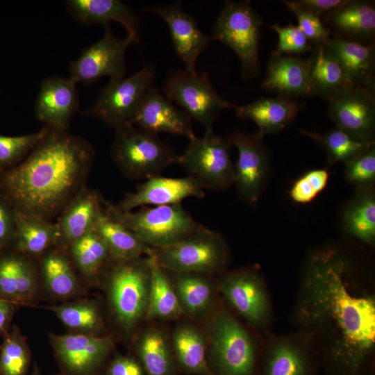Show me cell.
<instances>
[{
  "mask_svg": "<svg viewBox=\"0 0 375 375\" xmlns=\"http://www.w3.org/2000/svg\"><path fill=\"white\" fill-rule=\"evenodd\" d=\"M283 2L297 19V26L310 42L324 44L330 39V29L326 27L321 17L299 8L293 1Z\"/></svg>",
  "mask_w": 375,
  "mask_h": 375,
  "instance_id": "obj_45",
  "label": "cell"
},
{
  "mask_svg": "<svg viewBox=\"0 0 375 375\" xmlns=\"http://www.w3.org/2000/svg\"><path fill=\"white\" fill-rule=\"evenodd\" d=\"M217 292L244 323L263 335L272 331L274 314L270 293L256 267H241L222 275Z\"/></svg>",
  "mask_w": 375,
  "mask_h": 375,
  "instance_id": "obj_9",
  "label": "cell"
},
{
  "mask_svg": "<svg viewBox=\"0 0 375 375\" xmlns=\"http://www.w3.org/2000/svg\"><path fill=\"white\" fill-rule=\"evenodd\" d=\"M328 101V114L336 128L360 140L374 142V88L350 85Z\"/></svg>",
  "mask_w": 375,
  "mask_h": 375,
  "instance_id": "obj_16",
  "label": "cell"
},
{
  "mask_svg": "<svg viewBox=\"0 0 375 375\" xmlns=\"http://www.w3.org/2000/svg\"><path fill=\"white\" fill-rule=\"evenodd\" d=\"M151 277L147 315L149 319L172 320L181 317L184 310L166 272L150 256Z\"/></svg>",
  "mask_w": 375,
  "mask_h": 375,
  "instance_id": "obj_32",
  "label": "cell"
},
{
  "mask_svg": "<svg viewBox=\"0 0 375 375\" xmlns=\"http://www.w3.org/2000/svg\"><path fill=\"white\" fill-rule=\"evenodd\" d=\"M278 35L276 52L292 56L301 54L312 49L310 42L297 26L288 24L281 26L278 24L270 26Z\"/></svg>",
  "mask_w": 375,
  "mask_h": 375,
  "instance_id": "obj_46",
  "label": "cell"
},
{
  "mask_svg": "<svg viewBox=\"0 0 375 375\" xmlns=\"http://www.w3.org/2000/svg\"><path fill=\"white\" fill-rule=\"evenodd\" d=\"M110 153L124 176L138 181L161 175L179 159L158 134L132 124L115 129Z\"/></svg>",
  "mask_w": 375,
  "mask_h": 375,
  "instance_id": "obj_4",
  "label": "cell"
},
{
  "mask_svg": "<svg viewBox=\"0 0 375 375\" xmlns=\"http://www.w3.org/2000/svg\"><path fill=\"white\" fill-rule=\"evenodd\" d=\"M262 22L250 1H226L212 27L213 40L233 50L239 58L241 76L251 79L260 75L259 43Z\"/></svg>",
  "mask_w": 375,
  "mask_h": 375,
  "instance_id": "obj_8",
  "label": "cell"
},
{
  "mask_svg": "<svg viewBox=\"0 0 375 375\" xmlns=\"http://www.w3.org/2000/svg\"><path fill=\"white\" fill-rule=\"evenodd\" d=\"M42 126L37 132L18 135H0V172L14 167L20 163L38 144L47 133Z\"/></svg>",
  "mask_w": 375,
  "mask_h": 375,
  "instance_id": "obj_42",
  "label": "cell"
},
{
  "mask_svg": "<svg viewBox=\"0 0 375 375\" xmlns=\"http://www.w3.org/2000/svg\"><path fill=\"white\" fill-rule=\"evenodd\" d=\"M35 260L10 247L0 252V298L17 305L35 299L39 272Z\"/></svg>",
  "mask_w": 375,
  "mask_h": 375,
  "instance_id": "obj_24",
  "label": "cell"
},
{
  "mask_svg": "<svg viewBox=\"0 0 375 375\" xmlns=\"http://www.w3.org/2000/svg\"><path fill=\"white\" fill-rule=\"evenodd\" d=\"M30 351L25 338L14 326L0 346V375H26Z\"/></svg>",
  "mask_w": 375,
  "mask_h": 375,
  "instance_id": "obj_40",
  "label": "cell"
},
{
  "mask_svg": "<svg viewBox=\"0 0 375 375\" xmlns=\"http://www.w3.org/2000/svg\"><path fill=\"white\" fill-rule=\"evenodd\" d=\"M55 353L73 375H88L103 361L113 347L110 338L90 333L52 335Z\"/></svg>",
  "mask_w": 375,
  "mask_h": 375,
  "instance_id": "obj_20",
  "label": "cell"
},
{
  "mask_svg": "<svg viewBox=\"0 0 375 375\" xmlns=\"http://www.w3.org/2000/svg\"><path fill=\"white\" fill-rule=\"evenodd\" d=\"M321 360L312 337L296 330L262 335L257 375H318Z\"/></svg>",
  "mask_w": 375,
  "mask_h": 375,
  "instance_id": "obj_10",
  "label": "cell"
},
{
  "mask_svg": "<svg viewBox=\"0 0 375 375\" xmlns=\"http://www.w3.org/2000/svg\"><path fill=\"white\" fill-rule=\"evenodd\" d=\"M231 146L228 139L215 135L213 131L205 132L202 137L195 135L189 140L178 164L204 190H226L234 183L235 178Z\"/></svg>",
  "mask_w": 375,
  "mask_h": 375,
  "instance_id": "obj_13",
  "label": "cell"
},
{
  "mask_svg": "<svg viewBox=\"0 0 375 375\" xmlns=\"http://www.w3.org/2000/svg\"><path fill=\"white\" fill-rule=\"evenodd\" d=\"M58 240V231L55 222L16 210L15 233L10 248L38 260L56 247Z\"/></svg>",
  "mask_w": 375,
  "mask_h": 375,
  "instance_id": "obj_28",
  "label": "cell"
},
{
  "mask_svg": "<svg viewBox=\"0 0 375 375\" xmlns=\"http://www.w3.org/2000/svg\"><path fill=\"white\" fill-rule=\"evenodd\" d=\"M131 124L157 134L167 133L189 140L196 135L191 117L183 110L176 108L154 86L145 95Z\"/></svg>",
  "mask_w": 375,
  "mask_h": 375,
  "instance_id": "obj_21",
  "label": "cell"
},
{
  "mask_svg": "<svg viewBox=\"0 0 375 375\" xmlns=\"http://www.w3.org/2000/svg\"><path fill=\"white\" fill-rule=\"evenodd\" d=\"M345 232L363 244L375 242V195L372 188L358 189L343 214Z\"/></svg>",
  "mask_w": 375,
  "mask_h": 375,
  "instance_id": "obj_33",
  "label": "cell"
},
{
  "mask_svg": "<svg viewBox=\"0 0 375 375\" xmlns=\"http://www.w3.org/2000/svg\"><path fill=\"white\" fill-rule=\"evenodd\" d=\"M16 228V210L0 192V252L11 247Z\"/></svg>",
  "mask_w": 375,
  "mask_h": 375,
  "instance_id": "obj_47",
  "label": "cell"
},
{
  "mask_svg": "<svg viewBox=\"0 0 375 375\" xmlns=\"http://www.w3.org/2000/svg\"><path fill=\"white\" fill-rule=\"evenodd\" d=\"M228 255V246L222 236L201 226L174 244L151 248L149 256L165 271L210 276L223 272Z\"/></svg>",
  "mask_w": 375,
  "mask_h": 375,
  "instance_id": "obj_6",
  "label": "cell"
},
{
  "mask_svg": "<svg viewBox=\"0 0 375 375\" xmlns=\"http://www.w3.org/2000/svg\"><path fill=\"white\" fill-rule=\"evenodd\" d=\"M108 375H143L140 365L134 359L118 356L110 364Z\"/></svg>",
  "mask_w": 375,
  "mask_h": 375,
  "instance_id": "obj_49",
  "label": "cell"
},
{
  "mask_svg": "<svg viewBox=\"0 0 375 375\" xmlns=\"http://www.w3.org/2000/svg\"><path fill=\"white\" fill-rule=\"evenodd\" d=\"M261 87L288 98L315 95L310 77V59L272 52Z\"/></svg>",
  "mask_w": 375,
  "mask_h": 375,
  "instance_id": "obj_23",
  "label": "cell"
},
{
  "mask_svg": "<svg viewBox=\"0 0 375 375\" xmlns=\"http://www.w3.org/2000/svg\"><path fill=\"white\" fill-rule=\"evenodd\" d=\"M143 10L163 19L169 28L176 54L185 64L186 70L196 72L198 57L213 40L211 35L201 31L196 19L183 9L181 1Z\"/></svg>",
  "mask_w": 375,
  "mask_h": 375,
  "instance_id": "obj_18",
  "label": "cell"
},
{
  "mask_svg": "<svg viewBox=\"0 0 375 375\" xmlns=\"http://www.w3.org/2000/svg\"><path fill=\"white\" fill-rule=\"evenodd\" d=\"M329 174L326 169H315L299 177L290 190V198L297 203L311 202L326 188Z\"/></svg>",
  "mask_w": 375,
  "mask_h": 375,
  "instance_id": "obj_43",
  "label": "cell"
},
{
  "mask_svg": "<svg viewBox=\"0 0 375 375\" xmlns=\"http://www.w3.org/2000/svg\"><path fill=\"white\" fill-rule=\"evenodd\" d=\"M324 19L335 37L369 43L374 36L375 7L372 2L347 0Z\"/></svg>",
  "mask_w": 375,
  "mask_h": 375,
  "instance_id": "obj_29",
  "label": "cell"
},
{
  "mask_svg": "<svg viewBox=\"0 0 375 375\" xmlns=\"http://www.w3.org/2000/svg\"><path fill=\"white\" fill-rule=\"evenodd\" d=\"M79 104L76 83L69 78L49 76L40 83L34 114L36 119L48 128L67 133Z\"/></svg>",
  "mask_w": 375,
  "mask_h": 375,
  "instance_id": "obj_17",
  "label": "cell"
},
{
  "mask_svg": "<svg viewBox=\"0 0 375 375\" xmlns=\"http://www.w3.org/2000/svg\"><path fill=\"white\" fill-rule=\"evenodd\" d=\"M94 158L85 138L47 128L20 163L0 172V192L16 210L52 221L86 187Z\"/></svg>",
  "mask_w": 375,
  "mask_h": 375,
  "instance_id": "obj_2",
  "label": "cell"
},
{
  "mask_svg": "<svg viewBox=\"0 0 375 375\" xmlns=\"http://www.w3.org/2000/svg\"><path fill=\"white\" fill-rule=\"evenodd\" d=\"M104 272L115 319L124 330L131 331L147 315L151 277L149 258H112Z\"/></svg>",
  "mask_w": 375,
  "mask_h": 375,
  "instance_id": "obj_5",
  "label": "cell"
},
{
  "mask_svg": "<svg viewBox=\"0 0 375 375\" xmlns=\"http://www.w3.org/2000/svg\"><path fill=\"white\" fill-rule=\"evenodd\" d=\"M347 250H313L290 320L308 333L326 375H375V289Z\"/></svg>",
  "mask_w": 375,
  "mask_h": 375,
  "instance_id": "obj_1",
  "label": "cell"
},
{
  "mask_svg": "<svg viewBox=\"0 0 375 375\" xmlns=\"http://www.w3.org/2000/svg\"><path fill=\"white\" fill-rule=\"evenodd\" d=\"M104 207L115 219L151 248L174 244L202 226L194 220L181 203L142 206L135 211L122 212L115 205L105 201Z\"/></svg>",
  "mask_w": 375,
  "mask_h": 375,
  "instance_id": "obj_7",
  "label": "cell"
},
{
  "mask_svg": "<svg viewBox=\"0 0 375 375\" xmlns=\"http://www.w3.org/2000/svg\"><path fill=\"white\" fill-rule=\"evenodd\" d=\"M204 197V189L191 176L172 178L160 175L138 184L135 191L126 194L115 206L122 212H128L142 206L180 203L189 197Z\"/></svg>",
  "mask_w": 375,
  "mask_h": 375,
  "instance_id": "obj_19",
  "label": "cell"
},
{
  "mask_svg": "<svg viewBox=\"0 0 375 375\" xmlns=\"http://www.w3.org/2000/svg\"><path fill=\"white\" fill-rule=\"evenodd\" d=\"M39 272L53 295L67 297L76 291L78 281L66 251L53 247L38 260Z\"/></svg>",
  "mask_w": 375,
  "mask_h": 375,
  "instance_id": "obj_35",
  "label": "cell"
},
{
  "mask_svg": "<svg viewBox=\"0 0 375 375\" xmlns=\"http://www.w3.org/2000/svg\"><path fill=\"white\" fill-rule=\"evenodd\" d=\"M345 165L347 182L358 187V189L372 188L375 181L374 146Z\"/></svg>",
  "mask_w": 375,
  "mask_h": 375,
  "instance_id": "obj_44",
  "label": "cell"
},
{
  "mask_svg": "<svg viewBox=\"0 0 375 375\" xmlns=\"http://www.w3.org/2000/svg\"><path fill=\"white\" fill-rule=\"evenodd\" d=\"M137 350L148 375H171L170 345L161 329L156 326L146 328L139 337Z\"/></svg>",
  "mask_w": 375,
  "mask_h": 375,
  "instance_id": "obj_38",
  "label": "cell"
},
{
  "mask_svg": "<svg viewBox=\"0 0 375 375\" xmlns=\"http://www.w3.org/2000/svg\"><path fill=\"white\" fill-rule=\"evenodd\" d=\"M234 109L238 117L253 121L258 128L257 135L263 138L288 126L297 115L300 106L290 98L278 96L260 97L251 103L235 106Z\"/></svg>",
  "mask_w": 375,
  "mask_h": 375,
  "instance_id": "obj_27",
  "label": "cell"
},
{
  "mask_svg": "<svg viewBox=\"0 0 375 375\" xmlns=\"http://www.w3.org/2000/svg\"><path fill=\"white\" fill-rule=\"evenodd\" d=\"M94 230L104 241L114 259L132 260L151 253V248L115 219L104 206Z\"/></svg>",
  "mask_w": 375,
  "mask_h": 375,
  "instance_id": "obj_31",
  "label": "cell"
},
{
  "mask_svg": "<svg viewBox=\"0 0 375 375\" xmlns=\"http://www.w3.org/2000/svg\"><path fill=\"white\" fill-rule=\"evenodd\" d=\"M163 94L180 106L191 119L199 122L205 132L213 131L212 126L219 114L235 106L216 92L208 73L171 70L162 88Z\"/></svg>",
  "mask_w": 375,
  "mask_h": 375,
  "instance_id": "obj_12",
  "label": "cell"
},
{
  "mask_svg": "<svg viewBox=\"0 0 375 375\" xmlns=\"http://www.w3.org/2000/svg\"><path fill=\"white\" fill-rule=\"evenodd\" d=\"M69 15L84 25L108 26L112 22L121 24L134 43L140 42L141 17L119 0H67L65 1Z\"/></svg>",
  "mask_w": 375,
  "mask_h": 375,
  "instance_id": "obj_25",
  "label": "cell"
},
{
  "mask_svg": "<svg viewBox=\"0 0 375 375\" xmlns=\"http://www.w3.org/2000/svg\"><path fill=\"white\" fill-rule=\"evenodd\" d=\"M301 133L325 149L330 164H347L374 146V142L360 140L338 128L322 134L305 130Z\"/></svg>",
  "mask_w": 375,
  "mask_h": 375,
  "instance_id": "obj_39",
  "label": "cell"
},
{
  "mask_svg": "<svg viewBox=\"0 0 375 375\" xmlns=\"http://www.w3.org/2000/svg\"><path fill=\"white\" fill-rule=\"evenodd\" d=\"M67 252L73 265L90 278L104 272L112 259L107 245L94 230L74 241Z\"/></svg>",
  "mask_w": 375,
  "mask_h": 375,
  "instance_id": "obj_37",
  "label": "cell"
},
{
  "mask_svg": "<svg viewBox=\"0 0 375 375\" xmlns=\"http://www.w3.org/2000/svg\"><path fill=\"white\" fill-rule=\"evenodd\" d=\"M324 47L338 62L351 85L374 88V44L334 37Z\"/></svg>",
  "mask_w": 375,
  "mask_h": 375,
  "instance_id": "obj_26",
  "label": "cell"
},
{
  "mask_svg": "<svg viewBox=\"0 0 375 375\" xmlns=\"http://www.w3.org/2000/svg\"><path fill=\"white\" fill-rule=\"evenodd\" d=\"M104 203L97 190L87 186L76 194L55 222L58 231L56 247L67 251L74 241L93 231Z\"/></svg>",
  "mask_w": 375,
  "mask_h": 375,
  "instance_id": "obj_22",
  "label": "cell"
},
{
  "mask_svg": "<svg viewBox=\"0 0 375 375\" xmlns=\"http://www.w3.org/2000/svg\"><path fill=\"white\" fill-rule=\"evenodd\" d=\"M17 304L0 298V336L4 337L10 326Z\"/></svg>",
  "mask_w": 375,
  "mask_h": 375,
  "instance_id": "obj_50",
  "label": "cell"
},
{
  "mask_svg": "<svg viewBox=\"0 0 375 375\" xmlns=\"http://www.w3.org/2000/svg\"><path fill=\"white\" fill-rule=\"evenodd\" d=\"M310 77L315 95L328 100L351 85L338 62L325 50L324 44H315L310 59Z\"/></svg>",
  "mask_w": 375,
  "mask_h": 375,
  "instance_id": "obj_36",
  "label": "cell"
},
{
  "mask_svg": "<svg viewBox=\"0 0 375 375\" xmlns=\"http://www.w3.org/2000/svg\"><path fill=\"white\" fill-rule=\"evenodd\" d=\"M207 345L218 375H257L262 335L217 302L207 324Z\"/></svg>",
  "mask_w": 375,
  "mask_h": 375,
  "instance_id": "obj_3",
  "label": "cell"
},
{
  "mask_svg": "<svg viewBox=\"0 0 375 375\" xmlns=\"http://www.w3.org/2000/svg\"><path fill=\"white\" fill-rule=\"evenodd\" d=\"M52 310L66 326L83 333L93 334L102 326L99 310L90 302L62 304Z\"/></svg>",
  "mask_w": 375,
  "mask_h": 375,
  "instance_id": "obj_41",
  "label": "cell"
},
{
  "mask_svg": "<svg viewBox=\"0 0 375 375\" xmlns=\"http://www.w3.org/2000/svg\"><path fill=\"white\" fill-rule=\"evenodd\" d=\"M103 37L85 48L81 55L69 65V78L74 83L89 86L102 77L110 81L125 77V55L128 47L134 43L126 35L119 38L113 34L110 26H104Z\"/></svg>",
  "mask_w": 375,
  "mask_h": 375,
  "instance_id": "obj_14",
  "label": "cell"
},
{
  "mask_svg": "<svg viewBox=\"0 0 375 375\" xmlns=\"http://www.w3.org/2000/svg\"><path fill=\"white\" fill-rule=\"evenodd\" d=\"M32 375H39L38 372H35Z\"/></svg>",
  "mask_w": 375,
  "mask_h": 375,
  "instance_id": "obj_51",
  "label": "cell"
},
{
  "mask_svg": "<svg viewBox=\"0 0 375 375\" xmlns=\"http://www.w3.org/2000/svg\"><path fill=\"white\" fill-rule=\"evenodd\" d=\"M155 79L156 68L151 64L129 76L110 81L101 88L92 106L81 113L115 129L131 124Z\"/></svg>",
  "mask_w": 375,
  "mask_h": 375,
  "instance_id": "obj_11",
  "label": "cell"
},
{
  "mask_svg": "<svg viewBox=\"0 0 375 375\" xmlns=\"http://www.w3.org/2000/svg\"><path fill=\"white\" fill-rule=\"evenodd\" d=\"M169 272L172 274V279H169L185 313L198 317L212 311L217 303V283L215 285L210 276Z\"/></svg>",
  "mask_w": 375,
  "mask_h": 375,
  "instance_id": "obj_30",
  "label": "cell"
},
{
  "mask_svg": "<svg viewBox=\"0 0 375 375\" xmlns=\"http://www.w3.org/2000/svg\"><path fill=\"white\" fill-rule=\"evenodd\" d=\"M347 0H295L294 3L301 9L321 17L342 6Z\"/></svg>",
  "mask_w": 375,
  "mask_h": 375,
  "instance_id": "obj_48",
  "label": "cell"
},
{
  "mask_svg": "<svg viewBox=\"0 0 375 375\" xmlns=\"http://www.w3.org/2000/svg\"><path fill=\"white\" fill-rule=\"evenodd\" d=\"M172 346L184 369L193 373L212 375L206 360V335L197 326L190 323L178 324L173 333Z\"/></svg>",
  "mask_w": 375,
  "mask_h": 375,
  "instance_id": "obj_34",
  "label": "cell"
},
{
  "mask_svg": "<svg viewBox=\"0 0 375 375\" xmlns=\"http://www.w3.org/2000/svg\"><path fill=\"white\" fill-rule=\"evenodd\" d=\"M262 138L257 133H233L228 138L238 151L234 165L237 191L246 203H257L265 188L269 171V156Z\"/></svg>",
  "mask_w": 375,
  "mask_h": 375,
  "instance_id": "obj_15",
  "label": "cell"
}]
</instances>
